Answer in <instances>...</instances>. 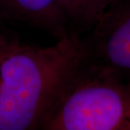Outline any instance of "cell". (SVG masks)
<instances>
[{
  "mask_svg": "<svg viewBox=\"0 0 130 130\" xmlns=\"http://www.w3.org/2000/svg\"><path fill=\"white\" fill-rule=\"evenodd\" d=\"M0 19L24 23L56 39L70 32L61 0H0Z\"/></svg>",
  "mask_w": 130,
  "mask_h": 130,
  "instance_id": "4",
  "label": "cell"
},
{
  "mask_svg": "<svg viewBox=\"0 0 130 130\" xmlns=\"http://www.w3.org/2000/svg\"><path fill=\"white\" fill-rule=\"evenodd\" d=\"M85 63L83 36L71 31L45 47H0V130L43 129Z\"/></svg>",
  "mask_w": 130,
  "mask_h": 130,
  "instance_id": "1",
  "label": "cell"
},
{
  "mask_svg": "<svg viewBox=\"0 0 130 130\" xmlns=\"http://www.w3.org/2000/svg\"><path fill=\"white\" fill-rule=\"evenodd\" d=\"M13 38H10L9 36H2V37H0V44L5 42V41H9V40H11Z\"/></svg>",
  "mask_w": 130,
  "mask_h": 130,
  "instance_id": "7",
  "label": "cell"
},
{
  "mask_svg": "<svg viewBox=\"0 0 130 130\" xmlns=\"http://www.w3.org/2000/svg\"><path fill=\"white\" fill-rule=\"evenodd\" d=\"M43 130H130V80L85 60Z\"/></svg>",
  "mask_w": 130,
  "mask_h": 130,
  "instance_id": "2",
  "label": "cell"
},
{
  "mask_svg": "<svg viewBox=\"0 0 130 130\" xmlns=\"http://www.w3.org/2000/svg\"><path fill=\"white\" fill-rule=\"evenodd\" d=\"M117 0H61L70 31L84 36Z\"/></svg>",
  "mask_w": 130,
  "mask_h": 130,
  "instance_id": "5",
  "label": "cell"
},
{
  "mask_svg": "<svg viewBox=\"0 0 130 130\" xmlns=\"http://www.w3.org/2000/svg\"><path fill=\"white\" fill-rule=\"evenodd\" d=\"M6 36H9V34H8V31L4 27V22L0 19V37Z\"/></svg>",
  "mask_w": 130,
  "mask_h": 130,
  "instance_id": "6",
  "label": "cell"
},
{
  "mask_svg": "<svg viewBox=\"0 0 130 130\" xmlns=\"http://www.w3.org/2000/svg\"><path fill=\"white\" fill-rule=\"evenodd\" d=\"M88 64L130 80V0H117L83 36Z\"/></svg>",
  "mask_w": 130,
  "mask_h": 130,
  "instance_id": "3",
  "label": "cell"
}]
</instances>
